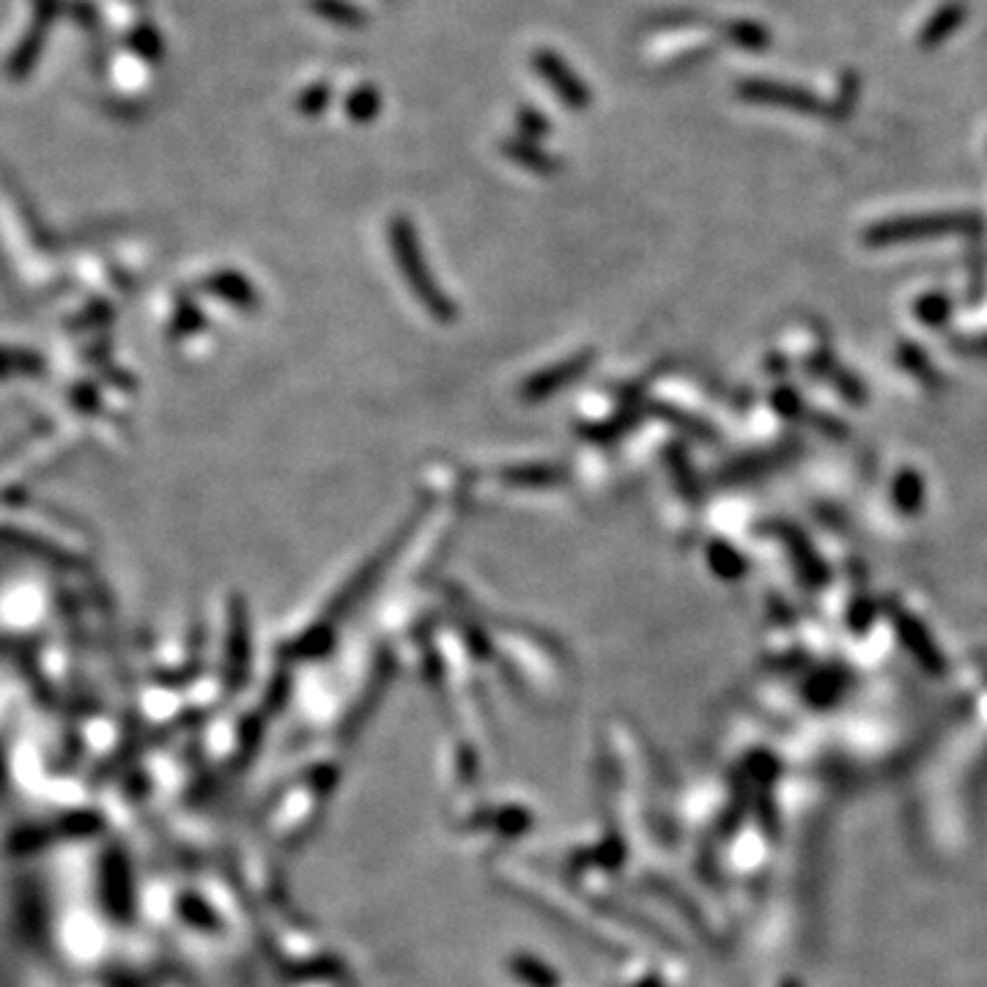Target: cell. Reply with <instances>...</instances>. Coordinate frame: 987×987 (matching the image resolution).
Instances as JSON below:
<instances>
[{
    "instance_id": "cell-3",
    "label": "cell",
    "mask_w": 987,
    "mask_h": 987,
    "mask_svg": "<svg viewBox=\"0 0 987 987\" xmlns=\"http://www.w3.org/2000/svg\"><path fill=\"white\" fill-rule=\"evenodd\" d=\"M782 541L790 546V555H793L796 568H799L801 577L810 584H823L826 582V566H823L821 557L815 555V549L810 546V541L804 538V533L796 527H782Z\"/></svg>"
},
{
    "instance_id": "cell-8",
    "label": "cell",
    "mask_w": 987,
    "mask_h": 987,
    "mask_svg": "<svg viewBox=\"0 0 987 987\" xmlns=\"http://www.w3.org/2000/svg\"><path fill=\"white\" fill-rule=\"evenodd\" d=\"M839 688H843V681H837L834 672H826V675H821L817 681H812L810 692L806 694H810V699H815L817 705H828L832 699H837Z\"/></svg>"
},
{
    "instance_id": "cell-9",
    "label": "cell",
    "mask_w": 987,
    "mask_h": 987,
    "mask_svg": "<svg viewBox=\"0 0 987 987\" xmlns=\"http://www.w3.org/2000/svg\"><path fill=\"white\" fill-rule=\"evenodd\" d=\"M960 14H963V9H960V7H949L947 12L938 14V18L932 20L930 28H927V34H925V45L930 47L932 42H938V39H941V36H947L949 31H952L954 25H957Z\"/></svg>"
},
{
    "instance_id": "cell-4",
    "label": "cell",
    "mask_w": 987,
    "mask_h": 987,
    "mask_svg": "<svg viewBox=\"0 0 987 987\" xmlns=\"http://www.w3.org/2000/svg\"><path fill=\"white\" fill-rule=\"evenodd\" d=\"M892 500L894 508L905 516H914V513L921 511L925 506V477L914 469H903L897 477H894V486H892Z\"/></svg>"
},
{
    "instance_id": "cell-2",
    "label": "cell",
    "mask_w": 987,
    "mask_h": 987,
    "mask_svg": "<svg viewBox=\"0 0 987 987\" xmlns=\"http://www.w3.org/2000/svg\"><path fill=\"white\" fill-rule=\"evenodd\" d=\"M889 617H892V626L897 631V639L903 642V648L914 655L916 664L921 670H927L930 675H941L947 670V661H943V653L938 650L936 639L930 637L927 626L921 620H916L908 609L903 606H889Z\"/></svg>"
},
{
    "instance_id": "cell-7",
    "label": "cell",
    "mask_w": 987,
    "mask_h": 987,
    "mask_svg": "<svg viewBox=\"0 0 987 987\" xmlns=\"http://www.w3.org/2000/svg\"><path fill=\"white\" fill-rule=\"evenodd\" d=\"M916 316L925 324H930V327H941L949 318V300H943L941 294L925 297V300H919V305H916Z\"/></svg>"
},
{
    "instance_id": "cell-1",
    "label": "cell",
    "mask_w": 987,
    "mask_h": 987,
    "mask_svg": "<svg viewBox=\"0 0 987 987\" xmlns=\"http://www.w3.org/2000/svg\"><path fill=\"white\" fill-rule=\"evenodd\" d=\"M982 228L979 214H965V211H952V214H925V217H905V220H889L881 225H872L864 233V242L870 247H892V244L919 242V239L947 236V233H974Z\"/></svg>"
},
{
    "instance_id": "cell-10",
    "label": "cell",
    "mask_w": 987,
    "mask_h": 987,
    "mask_svg": "<svg viewBox=\"0 0 987 987\" xmlns=\"http://www.w3.org/2000/svg\"><path fill=\"white\" fill-rule=\"evenodd\" d=\"M875 612L878 606L872 604V601H856V604L850 606V626L859 628V631H867V626H870V620L875 617Z\"/></svg>"
},
{
    "instance_id": "cell-5",
    "label": "cell",
    "mask_w": 987,
    "mask_h": 987,
    "mask_svg": "<svg viewBox=\"0 0 987 987\" xmlns=\"http://www.w3.org/2000/svg\"><path fill=\"white\" fill-rule=\"evenodd\" d=\"M812 365H815L817 371H821V376L826 379L828 384H834V387H837L839 393L850 400V404H864V395H867L864 387H861L859 379L850 376L845 368H839L837 362L828 360L826 355H817L815 360H812Z\"/></svg>"
},
{
    "instance_id": "cell-11",
    "label": "cell",
    "mask_w": 987,
    "mask_h": 987,
    "mask_svg": "<svg viewBox=\"0 0 987 987\" xmlns=\"http://www.w3.org/2000/svg\"><path fill=\"white\" fill-rule=\"evenodd\" d=\"M782 987H801V985H799V982H796V979H785V982H782Z\"/></svg>"
},
{
    "instance_id": "cell-6",
    "label": "cell",
    "mask_w": 987,
    "mask_h": 987,
    "mask_svg": "<svg viewBox=\"0 0 987 987\" xmlns=\"http://www.w3.org/2000/svg\"><path fill=\"white\" fill-rule=\"evenodd\" d=\"M708 560H710V566H713V571L719 573L721 579H741L746 573V568H750V562L744 560V557L738 555L735 549H732L730 544H713L710 546V555H708Z\"/></svg>"
}]
</instances>
